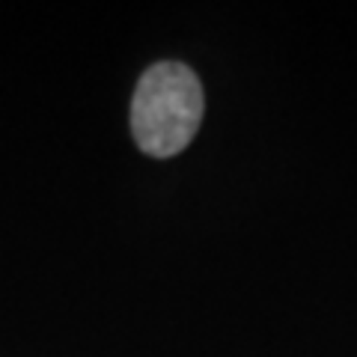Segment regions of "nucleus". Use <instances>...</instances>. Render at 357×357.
Returning <instances> with one entry per match:
<instances>
[{
  "instance_id": "obj_1",
  "label": "nucleus",
  "mask_w": 357,
  "mask_h": 357,
  "mask_svg": "<svg viewBox=\"0 0 357 357\" xmlns=\"http://www.w3.org/2000/svg\"><path fill=\"white\" fill-rule=\"evenodd\" d=\"M203 86L185 63H155L143 72L131 102V134L140 152L173 158L182 152L203 119Z\"/></svg>"
}]
</instances>
